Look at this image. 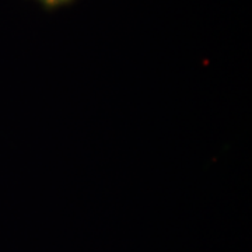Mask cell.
<instances>
[{
    "label": "cell",
    "instance_id": "obj_1",
    "mask_svg": "<svg viewBox=\"0 0 252 252\" xmlns=\"http://www.w3.org/2000/svg\"><path fill=\"white\" fill-rule=\"evenodd\" d=\"M42 4V7H45L46 10H54L61 7V6H64V4H69L74 0H36Z\"/></svg>",
    "mask_w": 252,
    "mask_h": 252
}]
</instances>
